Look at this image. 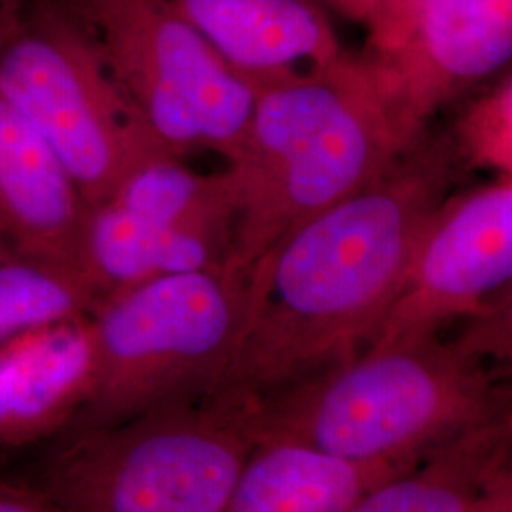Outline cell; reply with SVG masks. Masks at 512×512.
Returning a JSON list of instances; mask_svg holds the SVG:
<instances>
[{
	"label": "cell",
	"instance_id": "6da1fadb",
	"mask_svg": "<svg viewBox=\"0 0 512 512\" xmlns=\"http://www.w3.org/2000/svg\"><path fill=\"white\" fill-rule=\"evenodd\" d=\"M448 133H425L346 200L279 239L247 275L245 311L213 393L260 401L363 353L459 173Z\"/></svg>",
	"mask_w": 512,
	"mask_h": 512
},
{
	"label": "cell",
	"instance_id": "7a4b0ae2",
	"mask_svg": "<svg viewBox=\"0 0 512 512\" xmlns=\"http://www.w3.org/2000/svg\"><path fill=\"white\" fill-rule=\"evenodd\" d=\"M418 141L404 135L387 76L368 54L344 50L256 86L226 169L236 194L232 262L249 274L279 239L378 179Z\"/></svg>",
	"mask_w": 512,
	"mask_h": 512
},
{
	"label": "cell",
	"instance_id": "3957f363",
	"mask_svg": "<svg viewBox=\"0 0 512 512\" xmlns=\"http://www.w3.org/2000/svg\"><path fill=\"white\" fill-rule=\"evenodd\" d=\"M467 336L368 348L253 401L256 444H296L332 458L418 463L440 446L511 418V393Z\"/></svg>",
	"mask_w": 512,
	"mask_h": 512
},
{
	"label": "cell",
	"instance_id": "277c9868",
	"mask_svg": "<svg viewBox=\"0 0 512 512\" xmlns=\"http://www.w3.org/2000/svg\"><path fill=\"white\" fill-rule=\"evenodd\" d=\"M251 410L211 393L69 433L19 480L76 512H219L255 450Z\"/></svg>",
	"mask_w": 512,
	"mask_h": 512
},
{
	"label": "cell",
	"instance_id": "5b68a950",
	"mask_svg": "<svg viewBox=\"0 0 512 512\" xmlns=\"http://www.w3.org/2000/svg\"><path fill=\"white\" fill-rule=\"evenodd\" d=\"M247 275L228 264L105 298L90 315V397L63 435L211 395L238 342Z\"/></svg>",
	"mask_w": 512,
	"mask_h": 512
},
{
	"label": "cell",
	"instance_id": "8992f818",
	"mask_svg": "<svg viewBox=\"0 0 512 512\" xmlns=\"http://www.w3.org/2000/svg\"><path fill=\"white\" fill-rule=\"evenodd\" d=\"M0 93L44 137L90 207L110 200L141 165L173 156L65 0H29L0 18Z\"/></svg>",
	"mask_w": 512,
	"mask_h": 512
},
{
	"label": "cell",
	"instance_id": "52a82bcc",
	"mask_svg": "<svg viewBox=\"0 0 512 512\" xmlns=\"http://www.w3.org/2000/svg\"><path fill=\"white\" fill-rule=\"evenodd\" d=\"M165 148L238 158L255 90L169 0H65Z\"/></svg>",
	"mask_w": 512,
	"mask_h": 512
},
{
	"label": "cell",
	"instance_id": "ba28073f",
	"mask_svg": "<svg viewBox=\"0 0 512 512\" xmlns=\"http://www.w3.org/2000/svg\"><path fill=\"white\" fill-rule=\"evenodd\" d=\"M404 135L418 141L444 105L512 57V0H385L365 23Z\"/></svg>",
	"mask_w": 512,
	"mask_h": 512
},
{
	"label": "cell",
	"instance_id": "9c48e42d",
	"mask_svg": "<svg viewBox=\"0 0 512 512\" xmlns=\"http://www.w3.org/2000/svg\"><path fill=\"white\" fill-rule=\"evenodd\" d=\"M511 275L512 175H503L440 205L368 348L418 342L459 317L488 315L486 300Z\"/></svg>",
	"mask_w": 512,
	"mask_h": 512
},
{
	"label": "cell",
	"instance_id": "30bf717a",
	"mask_svg": "<svg viewBox=\"0 0 512 512\" xmlns=\"http://www.w3.org/2000/svg\"><path fill=\"white\" fill-rule=\"evenodd\" d=\"M88 213L57 154L0 93V238L80 275Z\"/></svg>",
	"mask_w": 512,
	"mask_h": 512
},
{
	"label": "cell",
	"instance_id": "8fae6325",
	"mask_svg": "<svg viewBox=\"0 0 512 512\" xmlns=\"http://www.w3.org/2000/svg\"><path fill=\"white\" fill-rule=\"evenodd\" d=\"M90 315L0 346V454L59 439L90 397Z\"/></svg>",
	"mask_w": 512,
	"mask_h": 512
},
{
	"label": "cell",
	"instance_id": "7c38bea8",
	"mask_svg": "<svg viewBox=\"0 0 512 512\" xmlns=\"http://www.w3.org/2000/svg\"><path fill=\"white\" fill-rule=\"evenodd\" d=\"M253 90L344 48L317 0H169Z\"/></svg>",
	"mask_w": 512,
	"mask_h": 512
},
{
	"label": "cell",
	"instance_id": "4fadbf2b",
	"mask_svg": "<svg viewBox=\"0 0 512 512\" xmlns=\"http://www.w3.org/2000/svg\"><path fill=\"white\" fill-rule=\"evenodd\" d=\"M228 264H234L232 245L143 219L105 202L90 207L78 272L101 304L112 294L158 277L217 270Z\"/></svg>",
	"mask_w": 512,
	"mask_h": 512
},
{
	"label": "cell",
	"instance_id": "5bb4252c",
	"mask_svg": "<svg viewBox=\"0 0 512 512\" xmlns=\"http://www.w3.org/2000/svg\"><path fill=\"white\" fill-rule=\"evenodd\" d=\"M418 463H357L296 444H256L219 512H340Z\"/></svg>",
	"mask_w": 512,
	"mask_h": 512
},
{
	"label": "cell",
	"instance_id": "9a60e30c",
	"mask_svg": "<svg viewBox=\"0 0 512 512\" xmlns=\"http://www.w3.org/2000/svg\"><path fill=\"white\" fill-rule=\"evenodd\" d=\"M512 416L440 446L340 512H475L488 480L511 463Z\"/></svg>",
	"mask_w": 512,
	"mask_h": 512
},
{
	"label": "cell",
	"instance_id": "2e32d148",
	"mask_svg": "<svg viewBox=\"0 0 512 512\" xmlns=\"http://www.w3.org/2000/svg\"><path fill=\"white\" fill-rule=\"evenodd\" d=\"M107 202L171 228L232 245L236 194L228 171L202 175L162 156L135 169Z\"/></svg>",
	"mask_w": 512,
	"mask_h": 512
},
{
	"label": "cell",
	"instance_id": "e0dca14e",
	"mask_svg": "<svg viewBox=\"0 0 512 512\" xmlns=\"http://www.w3.org/2000/svg\"><path fill=\"white\" fill-rule=\"evenodd\" d=\"M97 304L80 275L23 255L0 238V346L29 330L88 317Z\"/></svg>",
	"mask_w": 512,
	"mask_h": 512
},
{
	"label": "cell",
	"instance_id": "ac0fdd59",
	"mask_svg": "<svg viewBox=\"0 0 512 512\" xmlns=\"http://www.w3.org/2000/svg\"><path fill=\"white\" fill-rule=\"evenodd\" d=\"M448 135L459 164L512 175L511 73L471 101Z\"/></svg>",
	"mask_w": 512,
	"mask_h": 512
},
{
	"label": "cell",
	"instance_id": "d6986e66",
	"mask_svg": "<svg viewBox=\"0 0 512 512\" xmlns=\"http://www.w3.org/2000/svg\"><path fill=\"white\" fill-rule=\"evenodd\" d=\"M0 512H76L23 480L0 478Z\"/></svg>",
	"mask_w": 512,
	"mask_h": 512
},
{
	"label": "cell",
	"instance_id": "ffe728a7",
	"mask_svg": "<svg viewBox=\"0 0 512 512\" xmlns=\"http://www.w3.org/2000/svg\"><path fill=\"white\" fill-rule=\"evenodd\" d=\"M475 512H512L511 463L495 473L478 499Z\"/></svg>",
	"mask_w": 512,
	"mask_h": 512
},
{
	"label": "cell",
	"instance_id": "44dd1931",
	"mask_svg": "<svg viewBox=\"0 0 512 512\" xmlns=\"http://www.w3.org/2000/svg\"><path fill=\"white\" fill-rule=\"evenodd\" d=\"M329 4L332 10H336L340 16L363 23L384 4L385 0H323Z\"/></svg>",
	"mask_w": 512,
	"mask_h": 512
},
{
	"label": "cell",
	"instance_id": "7402d4cb",
	"mask_svg": "<svg viewBox=\"0 0 512 512\" xmlns=\"http://www.w3.org/2000/svg\"><path fill=\"white\" fill-rule=\"evenodd\" d=\"M25 2H29V0H0V18L6 16L8 12L16 10L19 6H23Z\"/></svg>",
	"mask_w": 512,
	"mask_h": 512
}]
</instances>
